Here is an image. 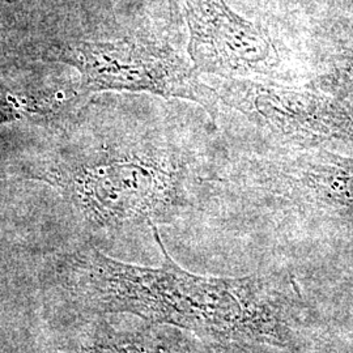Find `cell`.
I'll use <instances>...</instances> for the list:
<instances>
[{
  "label": "cell",
  "mask_w": 353,
  "mask_h": 353,
  "mask_svg": "<svg viewBox=\"0 0 353 353\" xmlns=\"http://www.w3.org/2000/svg\"><path fill=\"white\" fill-rule=\"evenodd\" d=\"M151 229L160 267L119 262L93 246L63 255L57 276L70 299L93 313H128L221 339L284 343L283 305L263 279L191 274L166 252L157 225Z\"/></svg>",
  "instance_id": "1"
},
{
  "label": "cell",
  "mask_w": 353,
  "mask_h": 353,
  "mask_svg": "<svg viewBox=\"0 0 353 353\" xmlns=\"http://www.w3.org/2000/svg\"><path fill=\"white\" fill-rule=\"evenodd\" d=\"M190 159L157 134L65 137L13 174L57 190L94 229L168 221L185 205Z\"/></svg>",
  "instance_id": "2"
},
{
  "label": "cell",
  "mask_w": 353,
  "mask_h": 353,
  "mask_svg": "<svg viewBox=\"0 0 353 353\" xmlns=\"http://www.w3.org/2000/svg\"><path fill=\"white\" fill-rule=\"evenodd\" d=\"M42 59L74 68L81 94L134 92L186 100L202 106L212 126L219 122L214 87L203 81L190 59L164 42L132 38L75 41L50 46Z\"/></svg>",
  "instance_id": "3"
},
{
  "label": "cell",
  "mask_w": 353,
  "mask_h": 353,
  "mask_svg": "<svg viewBox=\"0 0 353 353\" xmlns=\"http://www.w3.org/2000/svg\"><path fill=\"white\" fill-rule=\"evenodd\" d=\"M219 106L290 150L332 138H353V114L327 97L278 83L221 80Z\"/></svg>",
  "instance_id": "4"
},
{
  "label": "cell",
  "mask_w": 353,
  "mask_h": 353,
  "mask_svg": "<svg viewBox=\"0 0 353 353\" xmlns=\"http://www.w3.org/2000/svg\"><path fill=\"white\" fill-rule=\"evenodd\" d=\"M190 61L201 75L272 83L288 74L272 37L234 12L225 0H183Z\"/></svg>",
  "instance_id": "5"
},
{
  "label": "cell",
  "mask_w": 353,
  "mask_h": 353,
  "mask_svg": "<svg viewBox=\"0 0 353 353\" xmlns=\"http://www.w3.org/2000/svg\"><path fill=\"white\" fill-rule=\"evenodd\" d=\"M62 353H168L152 331L126 332L97 327L79 338Z\"/></svg>",
  "instance_id": "6"
},
{
  "label": "cell",
  "mask_w": 353,
  "mask_h": 353,
  "mask_svg": "<svg viewBox=\"0 0 353 353\" xmlns=\"http://www.w3.org/2000/svg\"><path fill=\"white\" fill-rule=\"evenodd\" d=\"M52 100H41L23 93H0V126L51 112Z\"/></svg>",
  "instance_id": "7"
},
{
  "label": "cell",
  "mask_w": 353,
  "mask_h": 353,
  "mask_svg": "<svg viewBox=\"0 0 353 353\" xmlns=\"http://www.w3.org/2000/svg\"><path fill=\"white\" fill-rule=\"evenodd\" d=\"M169 12L173 24H181L183 20V0H169Z\"/></svg>",
  "instance_id": "8"
},
{
  "label": "cell",
  "mask_w": 353,
  "mask_h": 353,
  "mask_svg": "<svg viewBox=\"0 0 353 353\" xmlns=\"http://www.w3.org/2000/svg\"><path fill=\"white\" fill-rule=\"evenodd\" d=\"M13 59H14L13 57H8V55L6 54V51H4L1 43H0V71L4 70V68L11 67L13 64Z\"/></svg>",
  "instance_id": "9"
}]
</instances>
